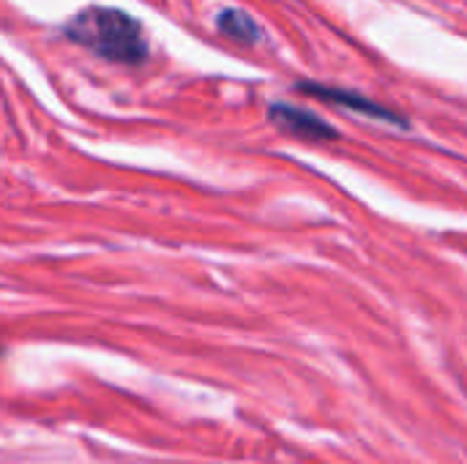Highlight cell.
Masks as SVG:
<instances>
[{
    "label": "cell",
    "mask_w": 467,
    "mask_h": 464,
    "mask_svg": "<svg viewBox=\"0 0 467 464\" xmlns=\"http://www.w3.org/2000/svg\"><path fill=\"white\" fill-rule=\"evenodd\" d=\"M63 33L109 63L140 66L148 60V41L140 22L120 8L88 5L68 19Z\"/></svg>",
    "instance_id": "6da1fadb"
},
{
    "label": "cell",
    "mask_w": 467,
    "mask_h": 464,
    "mask_svg": "<svg viewBox=\"0 0 467 464\" xmlns=\"http://www.w3.org/2000/svg\"><path fill=\"white\" fill-rule=\"evenodd\" d=\"M268 118L274 126H279L282 131L293 134V137H301V139H315V142H331L337 139V129L323 120L320 115L315 112H306V109H298L293 104H271L268 109Z\"/></svg>",
    "instance_id": "7a4b0ae2"
},
{
    "label": "cell",
    "mask_w": 467,
    "mask_h": 464,
    "mask_svg": "<svg viewBox=\"0 0 467 464\" xmlns=\"http://www.w3.org/2000/svg\"><path fill=\"white\" fill-rule=\"evenodd\" d=\"M298 90L306 93V96H315L320 101L342 104L348 109H356L361 115H369V118H378V120H386V123H394V126H408V120L400 118L397 112H391L389 107H380L378 101H372V98H367L361 93L345 90V88H331V85H320V82H301Z\"/></svg>",
    "instance_id": "3957f363"
},
{
    "label": "cell",
    "mask_w": 467,
    "mask_h": 464,
    "mask_svg": "<svg viewBox=\"0 0 467 464\" xmlns=\"http://www.w3.org/2000/svg\"><path fill=\"white\" fill-rule=\"evenodd\" d=\"M216 27L227 36V38H233V41H238V44H257L260 38H263V33H260V25L246 14V11H241V8H224V11H219V16H216Z\"/></svg>",
    "instance_id": "277c9868"
}]
</instances>
